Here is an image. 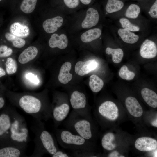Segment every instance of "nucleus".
Masks as SVG:
<instances>
[{"label":"nucleus","instance_id":"nucleus-12","mask_svg":"<svg viewBox=\"0 0 157 157\" xmlns=\"http://www.w3.org/2000/svg\"><path fill=\"white\" fill-rule=\"evenodd\" d=\"M125 104L127 110L131 115L138 117L142 115V108L135 98L131 96L127 97Z\"/></svg>","mask_w":157,"mask_h":157},{"label":"nucleus","instance_id":"nucleus-32","mask_svg":"<svg viewBox=\"0 0 157 157\" xmlns=\"http://www.w3.org/2000/svg\"><path fill=\"white\" fill-rule=\"evenodd\" d=\"M13 53V50L10 48L5 45L0 46V57L5 58L10 56Z\"/></svg>","mask_w":157,"mask_h":157},{"label":"nucleus","instance_id":"nucleus-29","mask_svg":"<svg viewBox=\"0 0 157 157\" xmlns=\"http://www.w3.org/2000/svg\"><path fill=\"white\" fill-rule=\"evenodd\" d=\"M119 75L122 79L129 81L133 79L135 76V74L129 70L126 66L123 65L119 70Z\"/></svg>","mask_w":157,"mask_h":157},{"label":"nucleus","instance_id":"nucleus-6","mask_svg":"<svg viewBox=\"0 0 157 157\" xmlns=\"http://www.w3.org/2000/svg\"><path fill=\"white\" fill-rule=\"evenodd\" d=\"M98 112L101 117L110 121H114L118 117L119 110L113 102L107 101L102 103L99 106Z\"/></svg>","mask_w":157,"mask_h":157},{"label":"nucleus","instance_id":"nucleus-38","mask_svg":"<svg viewBox=\"0 0 157 157\" xmlns=\"http://www.w3.org/2000/svg\"><path fill=\"white\" fill-rule=\"evenodd\" d=\"M82 3L85 5H88L90 4L92 0H79Z\"/></svg>","mask_w":157,"mask_h":157},{"label":"nucleus","instance_id":"nucleus-43","mask_svg":"<svg viewBox=\"0 0 157 157\" xmlns=\"http://www.w3.org/2000/svg\"></svg>","mask_w":157,"mask_h":157},{"label":"nucleus","instance_id":"nucleus-36","mask_svg":"<svg viewBox=\"0 0 157 157\" xmlns=\"http://www.w3.org/2000/svg\"><path fill=\"white\" fill-rule=\"evenodd\" d=\"M52 157H69L70 156L67 153L60 150L57 151L54 154L51 156Z\"/></svg>","mask_w":157,"mask_h":157},{"label":"nucleus","instance_id":"nucleus-21","mask_svg":"<svg viewBox=\"0 0 157 157\" xmlns=\"http://www.w3.org/2000/svg\"><path fill=\"white\" fill-rule=\"evenodd\" d=\"M101 34L102 31L99 28L91 29L83 33L81 35L80 39L82 42L88 43L99 38Z\"/></svg>","mask_w":157,"mask_h":157},{"label":"nucleus","instance_id":"nucleus-10","mask_svg":"<svg viewBox=\"0 0 157 157\" xmlns=\"http://www.w3.org/2000/svg\"><path fill=\"white\" fill-rule=\"evenodd\" d=\"M99 19L98 11L94 8H90L86 11V16L81 23V27L84 29L93 27L97 24Z\"/></svg>","mask_w":157,"mask_h":157},{"label":"nucleus","instance_id":"nucleus-7","mask_svg":"<svg viewBox=\"0 0 157 157\" xmlns=\"http://www.w3.org/2000/svg\"><path fill=\"white\" fill-rule=\"evenodd\" d=\"M135 146L138 150L142 151H150L157 149V140L153 138L143 137L138 138L135 143Z\"/></svg>","mask_w":157,"mask_h":157},{"label":"nucleus","instance_id":"nucleus-28","mask_svg":"<svg viewBox=\"0 0 157 157\" xmlns=\"http://www.w3.org/2000/svg\"><path fill=\"white\" fill-rule=\"evenodd\" d=\"M37 0H23L20 6L21 10L24 13L28 14L35 9Z\"/></svg>","mask_w":157,"mask_h":157},{"label":"nucleus","instance_id":"nucleus-25","mask_svg":"<svg viewBox=\"0 0 157 157\" xmlns=\"http://www.w3.org/2000/svg\"><path fill=\"white\" fill-rule=\"evenodd\" d=\"M105 52L108 55H112V61L115 63H120L124 56L123 51L121 48L113 49L108 47L106 49Z\"/></svg>","mask_w":157,"mask_h":157},{"label":"nucleus","instance_id":"nucleus-42","mask_svg":"<svg viewBox=\"0 0 157 157\" xmlns=\"http://www.w3.org/2000/svg\"><path fill=\"white\" fill-rule=\"evenodd\" d=\"M2 0H0V1H2Z\"/></svg>","mask_w":157,"mask_h":157},{"label":"nucleus","instance_id":"nucleus-2","mask_svg":"<svg viewBox=\"0 0 157 157\" xmlns=\"http://www.w3.org/2000/svg\"><path fill=\"white\" fill-rule=\"evenodd\" d=\"M19 97L16 104L26 114L41 121H47L52 119L51 106L44 103L39 97L29 94Z\"/></svg>","mask_w":157,"mask_h":157},{"label":"nucleus","instance_id":"nucleus-23","mask_svg":"<svg viewBox=\"0 0 157 157\" xmlns=\"http://www.w3.org/2000/svg\"><path fill=\"white\" fill-rule=\"evenodd\" d=\"M124 6V3L121 0H108L105 9L107 12L110 13L119 11Z\"/></svg>","mask_w":157,"mask_h":157},{"label":"nucleus","instance_id":"nucleus-11","mask_svg":"<svg viewBox=\"0 0 157 157\" xmlns=\"http://www.w3.org/2000/svg\"><path fill=\"white\" fill-rule=\"evenodd\" d=\"M97 65V63L94 59L85 61H79L75 65V71L77 74L83 76L96 69Z\"/></svg>","mask_w":157,"mask_h":157},{"label":"nucleus","instance_id":"nucleus-16","mask_svg":"<svg viewBox=\"0 0 157 157\" xmlns=\"http://www.w3.org/2000/svg\"><path fill=\"white\" fill-rule=\"evenodd\" d=\"M10 31L12 34L21 38L27 37L30 33V29L27 26L18 22L11 25Z\"/></svg>","mask_w":157,"mask_h":157},{"label":"nucleus","instance_id":"nucleus-24","mask_svg":"<svg viewBox=\"0 0 157 157\" xmlns=\"http://www.w3.org/2000/svg\"><path fill=\"white\" fill-rule=\"evenodd\" d=\"M115 138V135L113 133L108 132L105 134L101 139V144L102 147L108 151L114 149L116 147V144L112 143Z\"/></svg>","mask_w":157,"mask_h":157},{"label":"nucleus","instance_id":"nucleus-15","mask_svg":"<svg viewBox=\"0 0 157 157\" xmlns=\"http://www.w3.org/2000/svg\"><path fill=\"white\" fill-rule=\"evenodd\" d=\"M49 46L51 48L57 47L63 49L66 48L68 44V39L65 34L58 35L56 33L53 34L49 41Z\"/></svg>","mask_w":157,"mask_h":157},{"label":"nucleus","instance_id":"nucleus-1","mask_svg":"<svg viewBox=\"0 0 157 157\" xmlns=\"http://www.w3.org/2000/svg\"><path fill=\"white\" fill-rule=\"evenodd\" d=\"M42 121L35 119L31 126L35 135L34 148L31 157H41L46 154L51 156L59 149L56 138L46 130Z\"/></svg>","mask_w":157,"mask_h":157},{"label":"nucleus","instance_id":"nucleus-33","mask_svg":"<svg viewBox=\"0 0 157 157\" xmlns=\"http://www.w3.org/2000/svg\"><path fill=\"white\" fill-rule=\"evenodd\" d=\"M148 13L152 18H157V0H155L151 7Z\"/></svg>","mask_w":157,"mask_h":157},{"label":"nucleus","instance_id":"nucleus-26","mask_svg":"<svg viewBox=\"0 0 157 157\" xmlns=\"http://www.w3.org/2000/svg\"><path fill=\"white\" fill-rule=\"evenodd\" d=\"M140 12V7L137 4L132 3L126 9L125 15L128 18L135 19L138 17Z\"/></svg>","mask_w":157,"mask_h":157},{"label":"nucleus","instance_id":"nucleus-4","mask_svg":"<svg viewBox=\"0 0 157 157\" xmlns=\"http://www.w3.org/2000/svg\"><path fill=\"white\" fill-rule=\"evenodd\" d=\"M55 134L57 142L64 148L73 151L92 150V145L90 141L67 129L56 128Z\"/></svg>","mask_w":157,"mask_h":157},{"label":"nucleus","instance_id":"nucleus-22","mask_svg":"<svg viewBox=\"0 0 157 157\" xmlns=\"http://www.w3.org/2000/svg\"><path fill=\"white\" fill-rule=\"evenodd\" d=\"M89 86L94 92H99L103 88L104 82L103 80L95 74H92L90 77Z\"/></svg>","mask_w":157,"mask_h":157},{"label":"nucleus","instance_id":"nucleus-17","mask_svg":"<svg viewBox=\"0 0 157 157\" xmlns=\"http://www.w3.org/2000/svg\"><path fill=\"white\" fill-rule=\"evenodd\" d=\"M72 64L69 62L64 63L61 66L58 76L59 81L63 84H66L70 81L72 78V74L69 72Z\"/></svg>","mask_w":157,"mask_h":157},{"label":"nucleus","instance_id":"nucleus-31","mask_svg":"<svg viewBox=\"0 0 157 157\" xmlns=\"http://www.w3.org/2000/svg\"><path fill=\"white\" fill-rule=\"evenodd\" d=\"M5 64L6 72L8 74L10 75L16 72L17 66L16 61L10 57L8 58Z\"/></svg>","mask_w":157,"mask_h":157},{"label":"nucleus","instance_id":"nucleus-37","mask_svg":"<svg viewBox=\"0 0 157 157\" xmlns=\"http://www.w3.org/2000/svg\"><path fill=\"white\" fill-rule=\"evenodd\" d=\"M109 157H124L123 156L120 155L119 152L117 151H114L110 153L108 155Z\"/></svg>","mask_w":157,"mask_h":157},{"label":"nucleus","instance_id":"nucleus-30","mask_svg":"<svg viewBox=\"0 0 157 157\" xmlns=\"http://www.w3.org/2000/svg\"><path fill=\"white\" fill-rule=\"evenodd\" d=\"M119 22L123 28L132 32L138 31L140 30V28L138 26L132 23L126 18H120L119 19Z\"/></svg>","mask_w":157,"mask_h":157},{"label":"nucleus","instance_id":"nucleus-5","mask_svg":"<svg viewBox=\"0 0 157 157\" xmlns=\"http://www.w3.org/2000/svg\"><path fill=\"white\" fill-rule=\"evenodd\" d=\"M62 123L67 129L87 140L90 141L93 137L90 120L82 116L73 110Z\"/></svg>","mask_w":157,"mask_h":157},{"label":"nucleus","instance_id":"nucleus-13","mask_svg":"<svg viewBox=\"0 0 157 157\" xmlns=\"http://www.w3.org/2000/svg\"><path fill=\"white\" fill-rule=\"evenodd\" d=\"M26 149L14 146H7L0 149V157L27 156Z\"/></svg>","mask_w":157,"mask_h":157},{"label":"nucleus","instance_id":"nucleus-20","mask_svg":"<svg viewBox=\"0 0 157 157\" xmlns=\"http://www.w3.org/2000/svg\"><path fill=\"white\" fill-rule=\"evenodd\" d=\"M118 33L122 40L124 42L133 44L138 40L139 36L133 32L122 28L119 29Z\"/></svg>","mask_w":157,"mask_h":157},{"label":"nucleus","instance_id":"nucleus-8","mask_svg":"<svg viewBox=\"0 0 157 157\" xmlns=\"http://www.w3.org/2000/svg\"><path fill=\"white\" fill-rule=\"evenodd\" d=\"M140 53L143 58L151 59L155 57L157 55V47L156 43L152 40L146 39L141 44Z\"/></svg>","mask_w":157,"mask_h":157},{"label":"nucleus","instance_id":"nucleus-35","mask_svg":"<svg viewBox=\"0 0 157 157\" xmlns=\"http://www.w3.org/2000/svg\"><path fill=\"white\" fill-rule=\"evenodd\" d=\"M26 77L32 83L35 84H38L39 83V80L36 75H35L31 73H28L26 75Z\"/></svg>","mask_w":157,"mask_h":157},{"label":"nucleus","instance_id":"nucleus-14","mask_svg":"<svg viewBox=\"0 0 157 157\" xmlns=\"http://www.w3.org/2000/svg\"><path fill=\"white\" fill-rule=\"evenodd\" d=\"M63 19L61 16H58L45 20L43 23L42 26L47 33H51L57 31L63 25Z\"/></svg>","mask_w":157,"mask_h":157},{"label":"nucleus","instance_id":"nucleus-18","mask_svg":"<svg viewBox=\"0 0 157 157\" xmlns=\"http://www.w3.org/2000/svg\"><path fill=\"white\" fill-rule=\"evenodd\" d=\"M38 53L37 48L31 46L24 50L19 55L18 60L22 64L26 63L34 59Z\"/></svg>","mask_w":157,"mask_h":157},{"label":"nucleus","instance_id":"nucleus-9","mask_svg":"<svg viewBox=\"0 0 157 157\" xmlns=\"http://www.w3.org/2000/svg\"><path fill=\"white\" fill-rule=\"evenodd\" d=\"M13 109H10L7 113H2L0 115V137L6 135L9 145H10L9 137Z\"/></svg>","mask_w":157,"mask_h":157},{"label":"nucleus","instance_id":"nucleus-40","mask_svg":"<svg viewBox=\"0 0 157 157\" xmlns=\"http://www.w3.org/2000/svg\"><path fill=\"white\" fill-rule=\"evenodd\" d=\"M6 74V72L5 70L0 67V77L5 75Z\"/></svg>","mask_w":157,"mask_h":157},{"label":"nucleus","instance_id":"nucleus-3","mask_svg":"<svg viewBox=\"0 0 157 157\" xmlns=\"http://www.w3.org/2000/svg\"><path fill=\"white\" fill-rule=\"evenodd\" d=\"M9 138L10 145L26 149L30 139L25 119L14 109L12 113Z\"/></svg>","mask_w":157,"mask_h":157},{"label":"nucleus","instance_id":"nucleus-34","mask_svg":"<svg viewBox=\"0 0 157 157\" xmlns=\"http://www.w3.org/2000/svg\"><path fill=\"white\" fill-rule=\"evenodd\" d=\"M65 5L68 8L73 9L77 7L80 3L79 0H63Z\"/></svg>","mask_w":157,"mask_h":157},{"label":"nucleus","instance_id":"nucleus-27","mask_svg":"<svg viewBox=\"0 0 157 157\" xmlns=\"http://www.w3.org/2000/svg\"><path fill=\"white\" fill-rule=\"evenodd\" d=\"M6 39L11 42L14 47L21 48L24 47L26 43L25 41L23 39L13 35L11 33L6 32L5 34Z\"/></svg>","mask_w":157,"mask_h":157},{"label":"nucleus","instance_id":"nucleus-19","mask_svg":"<svg viewBox=\"0 0 157 157\" xmlns=\"http://www.w3.org/2000/svg\"><path fill=\"white\" fill-rule=\"evenodd\" d=\"M141 93L144 101L149 106L155 108L157 107V95L156 92L150 89L144 88Z\"/></svg>","mask_w":157,"mask_h":157},{"label":"nucleus","instance_id":"nucleus-39","mask_svg":"<svg viewBox=\"0 0 157 157\" xmlns=\"http://www.w3.org/2000/svg\"><path fill=\"white\" fill-rule=\"evenodd\" d=\"M5 101L3 97H0V109L2 108L5 104Z\"/></svg>","mask_w":157,"mask_h":157},{"label":"nucleus","instance_id":"nucleus-41","mask_svg":"<svg viewBox=\"0 0 157 157\" xmlns=\"http://www.w3.org/2000/svg\"><path fill=\"white\" fill-rule=\"evenodd\" d=\"M157 119H155L151 123V125L155 127H157Z\"/></svg>","mask_w":157,"mask_h":157}]
</instances>
